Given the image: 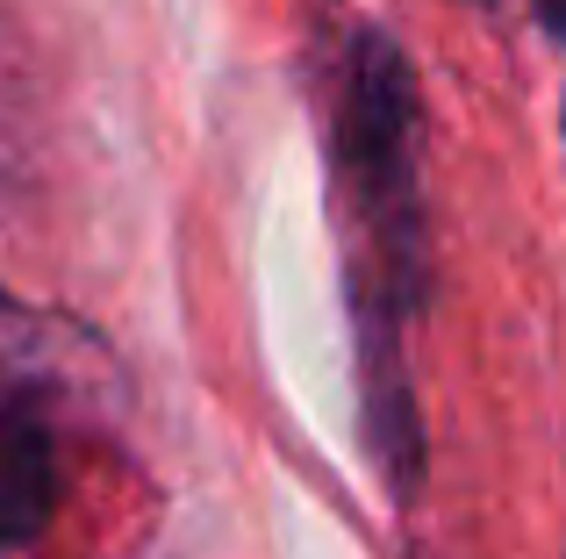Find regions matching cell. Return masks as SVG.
<instances>
[{
    "mask_svg": "<svg viewBox=\"0 0 566 559\" xmlns=\"http://www.w3.org/2000/svg\"><path fill=\"white\" fill-rule=\"evenodd\" d=\"M409 123H416V80L395 36L366 29L352 43V80H345V158L359 172L366 209L401 238L409 223Z\"/></svg>",
    "mask_w": 566,
    "mask_h": 559,
    "instance_id": "6da1fadb",
    "label": "cell"
},
{
    "mask_svg": "<svg viewBox=\"0 0 566 559\" xmlns=\"http://www.w3.org/2000/svg\"><path fill=\"white\" fill-rule=\"evenodd\" d=\"M22 123H29V86H22V51H14L8 0H0V166L22 151Z\"/></svg>",
    "mask_w": 566,
    "mask_h": 559,
    "instance_id": "3957f363",
    "label": "cell"
},
{
    "mask_svg": "<svg viewBox=\"0 0 566 559\" xmlns=\"http://www.w3.org/2000/svg\"><path fill=\"white\" fill-rule=\"evenodd\" d=\"M538 14H545V29H553V36H566V0H538Z\"/></svg>",
    "mask_w": 566,
    "mask_h": 559,
    "instance_id": "277c9868",
    "label": "cell"
},
{
    "mask_svg": "<svg viewBox=\"0 0 566 559\" xmlns=\"http://www.w3.org/2000/svg\"><path fill=\"white\" fill-rule=\"evenodd\" d=\"M57 509V452H51V431L22 409L0 416V552L43 538Z\"/></svg>",
    "mask_w": 566,
    "mask_h": 559,
    "instance_id": "7a4b0ae2",
    "label": "cell"
}]
</instances>
